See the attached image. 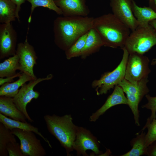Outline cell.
<instances>
[{"label":"cell","instance_id":"cell-1","mask_svg":"<svg viewBox=\"0 0 156 156\" xmlns=\"http://www.w3.org/2000/svg\"><path fill=\"white\" fill-rule=\"evenodd\" d=\"M94 18L78 16L57 17L53 25L55 43L61 49L66 51L93 28Z\"/></svg>","mask_w":156,"mask_h":156},{"label":"cell","instance_id":"cell-2","mask_svg":"<svg viewBox=\"0 0 156 156\" xmlns=\"http://www.w3.org/2000/svg\"><path fill=\"white\" fill-rule=\"evenodd\" d=\"M93 28L99 34L104 46L112 48H123L130 33V29L112 13L94 18Z\"/></svg>","mask_w":156,"mask_h":156},{"label":"cell","instance_id":"cell-3","mask_svg":"<svg viewBox=\"0 0 156 156\" xmlns=\"http://www.w3.org/2000/svg\"><path fill=\"white\" fill-rule=\"evenodd\" d=\"M44 119L49 132L54 136L66 151L67 156L73 150L77 126L73 122L70 114L60 116L53 114L46 115Z\"/></svg>","mask_w":156,"mask_h":156},{"label":"cell","instance_id":"cell-4","mask_svg":"<svg viewBox=\"0 0 156 156\" xmlns=\"http://www.w3.org/2000/svg\"><path fill=\"white\" fill-rule=\"evenodd\" d=\"M156 45V31L149 24L139 25L132 31L125 42L124 47L129 53L143 55Z\"/></svg>","mask_w":156,"mask_h":156},{"label":"cell","instance_id":"cell-5","mask_svg":"<svg viewBox=\"0 0 156 156\" xmlns=\"http://www.w3.org/2000/svg\"><path fill=\"white\" fill-rule=\"evenodd\" d=\"M148 77L133 83L124 79L118 85L126 95L128 105L133 114L135 125L140 126L139 105L144 97L148 94L149 90L147 86Z\"/></svg>","mask_w":156,"mask_h":156},{"label":"cell","instance_id":"cell-6","mask_svg":"<svg viewBox=\"0 0 156 156\" xmlns=\"http://www.w3.org/2000/svg\"><path fill=\"white\" fill-rule=\"evenodd\" d=\"M122 49L123 51L122 58L117 67L113 71L104 73L99 79L92 82V86L96 88L97 94H107L108 91L118 85L125 79L129 53L125 47Z\"/></svg>","mask_w":156,"mask_h":156},{"label":"cell","instance_id":"cell-7","mask_svg":"<svg viewBox=\"0 0 156 156\" xmlns=\"http://www.w3.org/2000/svg\"><path fill=\"white\" fill-rule=\"evenodd\" d=\"M150 60L143 55L136 53H129L127 63L125 79L133 83L148 77L151 70Z\"/></svg>","mask_w":156,"mask_h":156},{"label":"cell","instance_id":"cell-8","mask_svg":"<svg viewBox=\"0 0 156 156\" xmlns=\"http://www.w3.org/2000/svg\"><path fill=\"white\" fill-rule=\"evenodd\" d=\"M52 76L48 75L45 77L37 78L25 83L21 87L17 94L13 98L14 102L17 108L25 115L27 119L29 122H33L34 120L28 114L26 109L28 103L33 99H37L39 97L40 93L34 90V88L38 84L45 80L51 79Z\"/></svg>","mask_w":156,"mask_h":156},{"label":"cell","instance_id":"cell-9","mask_svg":"<svg viewBox=\"0 0 156 156\" xmlns=\"http://www.w3.org/2000/svg\"><path fill=\"white\" fill-rule=\"evenodd\" d=\"M20 143L21 151L24 156H44L45 149L34 132L17 128L11 130Z\"/></svg>","mask_w":156,"mask_h":156},{"label":"cell","instance_id":"cell-10","mask_svg":"<svg viewBox=\"0 0 156 156\" xmlns=\"http://www.w3.org/2000/svg\"><path fill=\"white\" fill-rule=\"evenodd\" d=\"M99 146L97 138L90 131L77 126L76 139L73 146V150L76 151L77 156H88L86 152L88 150L92 151L96 155H101L103 153L99 150Z\"/></svg>","mask_w":156,"mask_h":156},{"label":"cell","instance_id":"cell-11","mask_svg":"<svg viewBox=\"0 0 156 156\" xmlns=\"http://www.w3.org/2000/svg\"><path fill=\"white\" fill-rule=\"evenodd\" d=\"M16 54L19 58L20 72L29 74L34 79H37L33 69L37 64L38 57L34 47L29 43L27 38L23 42L17 44Z\"/></svg>","mask_w":156,"mask_h":156},{"label":"cell","instance_id":"cell-12","mask_svg":"<svg viewBox=\"0 0 156 156\" xmlns=\"http://www.w3.org/2000/svg\"><path fill=\"white\" fill-rule=\"evenodd\" d=\"M17 34L11 23L0 25V59L16 54Z\"/></svg>","mask_w":156,"mask_h":156},{"label":"cell","instance_id":"cell-13","mask_svg":"<svg viewBox=\"0 0 156 156\" xmlns=\"http://www.w3.org/2000/svg\"><path fill=\"white\" fill-rule=\"evenodd\" d=\"M132 0H110L113 14L133 31L139 23L132 9Z\"/></svg>","mask_w":156,"mask_h":156},{"label":"cell","instance_id":"cell-14","mask_svg":"<svg viewBox=\"0 0 156 156\" xmlns=\"http://www.w3.org/2000/svg\"><path fill=\"white\" fill-rule=\"evenodd\" d=\"M64 16H87L90 10L86 0H54Z\"/></svg>","mask_w":156,"mask_h":156},{"label":"cell","instance_id":"cell-15","mask_svg":"<svg viewBox=\"0 0 156 156\" xmlns=\"http://www.w3.org/2000/svg\"><path fill=\"white\" fill-rule=\"evenodd\" d=\"M124 93L120 86L118 85L115 86L113 92L108 97L104 104L90 116V121L95 122L107 110L114 106L122 104L127 105V100Z\"/></svg>","mask_w":156,"mask_h":156},{"label":"cell","instance_id":"cell-16","mask_svg":"<svg viewBox=\"0 0 156 156\" xmlns=\"http://www.w3.org/2000/svg\"><path fill=\"white\" fill-rule=\"evenodd\" d=\"M0 96V113L12 119L27 122L26 116L17 108L13 98Z\"/></svg>","mask_w":156,"mask_h":156},{"label":"cell","instance_id":"cell-17","mask_svg":"<svg viewBox=\"0 0 156 156\" xmlns=\"http://www.w3.org/2000/svg\"><path fill=\"white\" fill-rule=\"evenodd\" d=\"M104 46L103 42L96 30L93 28L88 32L84 47L82 52L81 57L85 59L90 55L98 51Z\"/></svg>","mask_w":156,"mask_h":156},{"label":"cell","instance_id":"cell-18","mask_svg":"<svg viewBox=\"0 0 156 156\" xmlns=\"http://www.w3.org/2000/svg\"><path fill=\"white\" fill-rule=\"evenodd\" d=\"M0 122L10 131L15 128L32 131L42 138L47 143L50 147L51 146L49 142L39 131L38 129L27 122L15 120L7 117L0 113Z\"/></svg>","mask_w":156,"mask_h":156},{"label":"cell","instance_id":"cell-19","mask_svg":"<svg viewBox=\"0 0 156 156\" xmlns=\"http://www.w3.org/2000/svg\"><path fill=\"white\" fill-rule=\"evenodd\" d=\"M34 79L29 75L22 73L16 81L4 83L0 87V96L13 98L18 93L19 88L27 81Z\"/></svg>","mask_w":156,"mask_h":156},{"label":"cell","instance_id":"cell-20","mask_svg":"<svg viewBox=\"0 0 156 156\" xmlns=\"http://www.w3.org/2000/svg\"><path fill=\"white\" fill-rule=\"evenodd\" d=\"M132 9L139 25L145 26L151 21L156 19V12L150 7H140L134 0H132Z\"/></svg>","mask_w":156,"mask_h":156},{"label":"cell","instance_id":"cell-21","mask_svg":"<svg viewBox=\"0 0 156 156\" xmlns=\"http://www.w3.org/2000/svg\"><path fill=\"white\" fill-rule=\"evenodd\" d=\"M136 134V136L130 141L132 148L128 152L120 156H140L147 155V149L145 143L146 133L144 131Z\"/></svg>","mask_w":156,"mask_h":156},{"label":"cell","instance_id":"cell-22","mask_svg":"<svg viewBox=\"0 0 156 156\" xmlns=\"http://www.w3.org/2000/svg\"><path fill=\"white\" fill-rule=\"evenodd\" d=\"M16 5L10 0H0V22L11 23L15 21Z\"/></svg>","mask_w":156,"mask_h":156},{"label":"cell","instance_id":"cell-23","mask_svg":"<svg viewBox=\"0 0 156 156\" xmlns=\"http://www.w3.org/2000/svg\"><path fill=\"white\" fill-rule=\"evenodd\" d=\"M20 67L19 58L16 54L0 63V77H5L16 75Z\"/></svg>","mask_w":156,"mask_h":156},{"label":"cell","instance_id":"cell-24","mask_svg":"<svg viewBox=\"0 0 156 156\" xmlns=\"http://www.w3.org/2000/svg\"><path fill=\"white\" fill-rule=\"evenodd\" d=\"M11 131L0 122V156H7L8 153L7 146L10 142H16Z\"/></svg>","mask_w":156,"mask_h":156},{"label":"cell","instance_id":"cell-25","mask_svg":"<svg viewBox=\"0 0 156 156\" xmlns=\"http://www.w3.org/2000/svg\"><path fill=\"white\" fill-rule=\"evenodd\" d=\"M31 5L30 15L28 20L30 23L31 20L32 15L35 9L37 7H42L55 12L59 15L62 14L60 9L55 4L54 0H26Z\"/></svg>","mask_w":156,"mask_h":156},{"label":"cell","instance_id":"cell-26","mask_svg":"<svg viewBox=\"0 0 156 156\" xmlns=\"http://www.w3.org/2000/svg\"><path fill=\"white\" fill-rule=\"evenodd\" d=\"M88 32L79 38L70 47L65 51L67 59L81 56L85 45Z\"/></svg>","mask_w":156,"mask_h":156},{"label":"cell","instance_id":"cell-27","mask_svg":"<svg viewBox=\"0 0 156 156\" xmlns=\"http://www.w3.org/2000/svg\"><path fill=\"white\" fill-rule=\"evenodd\" d=\"M147 129V131L145 137V143L147 148L151 144L156 140V118L151 122L146 121L141 131Z\"/></svg>","mask_w":156,"mask_h":156},{"label":"cell","instance_id":"cell-28","mask_svg":"<svg viewBox=\"0 0 156 156\" xmlns=\"http://www.w3.org/2000/svg\"><path fill=\"white\" fill-rule=\"evenodd\" d=\"M145 96L148 102L142 105V108L151 110V115L147 118L146 121L151 122L153 119L156 118V96H151L147 94L145 95Z\"/></svg>","mask_w":156,"mask_h":156},{"label":"cell","instance_id":"cell-29","mask_svg":"<svg viewBox=\"0 0 156 156\" xmlns=\"http://www.w3.org/2000/svg\"><path fill=\"white\" fill-rule=\"evenodd\" d=\"M7 149L9 156H24L21 151L20 145L16 142H10Z\"/></svg>","mask_w":156,"mask_h":156},{"label":"cell","instance_id":"cell-30","mask_svg":"<svg viewBox=\"0 0 156 156\" xmlns=\"http://www.w3.org/2000/svg\"><path fill=\"white\" fill-rule=\"evenodd\" d=\"M22 73L21 72L17 73L14 76L9 77H0V86L8 83L12 82L14 81V79L20 76Z\"/></svg>","mask_w":156,"mask_h":156},{"label":"cell","instance_id":"cell-31","mask_svg":"<svg viewBox=\"0 0 156 156\" xmlns=\"http://www.w3.org/2000/svg\"><path fill=\"white\" fill-rule=\"evenodd\" d=\"M16 5L15 16L18 22H20V17L19 16V12L21 10V6L22 4L25 3L26 0H10Z\"/></svg>","mask_w":156,"mask_h":156},{"label":"cell","instance_id":"cell-32","mask_svg":"<svg viewBox=\"0 0 156 156\" xmlns=\"http://www.w3.org/2000/svg\"><path fill=\"white\" fill-rule=\"evenodd\" d=\"M147 155L148 156H156V140L147 148Z\"/></svg>","mask_w":156,"mask_h":156},{"label":"cell","instance_id":"cell-33","mask_svg":"<svg viewBox=\"0 0 156 156\" xmlns=\"http://www.w3.org/2000/svg\"><path fill=\"white\" fill-rule=\"evenodd\" d=\"M149 7L156 12V0L149 1Z\"/></svg>","mask_w":156,"mask_h":156},{"label":"cell","instance_id":"cell-34","mask_svg":"<svg viewBox=\"0 0 156 156\" xmlns=\"http://www.w3.org/2000/svg\"><path fill=\"white\" fill-rule=\"evenodd\" d=\"M149 24L154 28L156 31V19L153 20L149 22Z\"/></svg>","mask_w":156,"mask_h":156},{"label":"cell","instance_id":"cell-35","mask_svg":"<svg viewBox=\"0 0 156 156\" xmlns=\"http://www.w3.org/2000/svg\"><path fill=\"white\" fill-rule=\"evenodd\" d=\"M151 64L152 65H155L156 64V58H154L152 60Z\"/></svg>","mask_w":156,"mask_h":156},{"label":"cell","instance_id":"cell-36","mask_svg":"<svg viewBox=\"0 0 156 156\" xmlns=\"http://www.w3.org/2000/svg\"><path fill=\"white\" fill-rule=\"evenodd\" d=\"M148 0L149 1H151L152 0Z\"/></svg>","mask_w":156,"mask_h":156}]
</instances>
